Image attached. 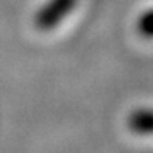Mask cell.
I'll return each mask as SVG.
<instances>
[{
	"mask_svg": "<svg viewBox=\"0 0 153 153\" xmlns=\"http://www.w3.org/2000/svg\"><path fill=\"white\" fill-rule=\"evenodd\" d=\"M78 0H48L39 10L36 16V25L41 30H52L71 13Z\"/></svg>",
	"mask_w": 153,
	"mask_h": 153,
	"instance_id": "cell-1",
	"label": "cell"
},
{
	"mask_svg": "<svg viewBox=\"0 0 153 153\" xmlns=\"http://www.w3.org/2000/svg\"><path fill=\"white\" fill-rule=\"evenodd\" d=\"M130 128L139 134H152L153 133V109L141 108L130 116L128 120Z\"/></svg>",
	"mask_w": 153,
	"mask_h": 153,
	"instance_id": "cell-2",
	"label": "cell"
},
{
	"mask_svg": "<svg viewBox=\"0 0 153 153\" xmlns=\"http://www.w3.org/2000/svg\"><path fill=\"white\" fill-rule=\"evenodd\" d=\"M137 30L139 33L145 38H153V10H150L149 13L139 19L137 22Z\"/></svg>",
	"mask_w": 153,
	"mask_h": 153,
	"instance_id": "cell-3",
	"label": "cell"
}]
</instances>
